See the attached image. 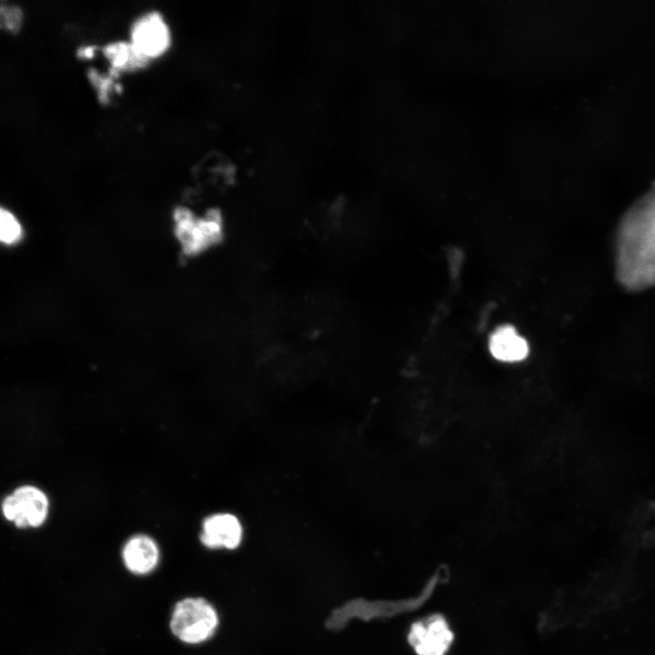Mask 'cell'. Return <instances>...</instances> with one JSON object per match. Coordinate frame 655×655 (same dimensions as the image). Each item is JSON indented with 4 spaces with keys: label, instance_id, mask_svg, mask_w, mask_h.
<instances>
[{
    "label": "cell",
    "instance_id": "obj_1",
    "mask_svg": "<svg viewBox=\"0 0 655 655\" xmlns=\"http://www.w3.org/2000/svg\"><path fill=\"white\" fill-rule=\"evenodd\" d=\"M218 625L216 609L203 598H185L177 601L171 613L172 634L186 644H199L210 639Z\"/></svg>",
    "mask_w": 655,
    "mask_h": 655
},
{
    "label": "cell",
    "instance_id": "obj_2",
    "mask_svg": "<svg viewBox=\"0 0 655 655\" xmlns=\"http://www.w3.org/2000/svg\"><path fill=\"white\" fill-rule=\"evenodd\" d=\"M175 235L183 252L196 255L217 240L220 227L217 217L209 213L196 217L190 210L178 207L174 212Z\"/></svg>",
    "mask_w": 655,
    "mask_h": 655
},
{
    "label": "cell",
    "instance_id": "obj_3",
    "mask_svg": "<svg viewBox=\"0 0 655 655\" xmlns=\"http://www.w3.org/2000/svg\"><path fill=\"white\" fill-rule=\"evenodd\" d=\"M5 518L17 528H37L46 519L49 502L45 494L36 487L24 485L5 497L2 504Z\"/></svg>",
    "mask_w": 655,
    "mask_h": 655
},
{
    "label": "cell",
    "instance_id": "obj_4",
    "mask_svg": "<svg viewBox=\"0 0 655 655\" xmlns=\"http://www.w3.org/2000/svg\"><path fill=\"white\" fill-rule=\"evenodd\" d=\"M408 640L417 655H445L453 640V633L439 615L415 622Z\"/></svg>",
    "mask_w": 655,
    "mask_h": 655
},
{
    "label": "cell",
    "instance_id": "obj_5",
    "mask_svg": "<svg viewBox=\"0 0 655 655\" xmlns=\"http://www.w3.org/2000/svg\"><path fill=\"white\" fill-rule=\"evenodd\" d=\"M131 44L148 58L163 54L170 45V33L160 13L139 16L131 26Z\"/></svg>",
    "mask_w": 655,
    "mask_h": 655
},
{
    "label": "cell",
    "instance_id": "obj_6",
    "mask_svg": "<svg viewBox=\"0 0 655 655\" xmlns=\"http://www.w3.org/2000/svg\"><path fill=\"white\" fill-rule=\"evenodd\" d=\"M242 537V525L233 514L217 513L203 521L200 540L208 549H235Z\"/></svg>",
    "mask_w": 655,
    "mask_h": 655
},
{
    "label": "cell",
    "instance_id": "obj_7",
    "mask_svg": "<svg viewBox=\"0 0 655 655\" xmlns=\"http://www.w3.org/2000/svg\"><path fill=\"white\" fill-rule=\"evenodd\" d=\"M159 549L156 541L144 534L128 539L122 549L124 565L135 575L151 573L159 562Z\"/></svg>",
    "mask_w": 655,
    "mask_h": 655
},
{
    "label": "cell",
    "instance_id": "obj_8",
    "mask_svg": "<svg viewBox=\"0 0 655 655\" xmlns=\"http://www.w3.org/2000/svg\"><path fill=\"white\" fill-rule=\"evenodd\" d=\"M489 347L491 355L503 362L520 361L529 354L527 341L509 325L499 327L492 333Z\"/></svg>",
    "mask_w": 655,
    "mask_h": 655
},
{
    "label": "cell",
    "instance_id": "obj_9",
    "mask_svg": "<svg viewBox=\"0 0 655 655\" xmlns=\"http://www.w3.org/2000/svg\"><path fill=\"white\" fill-rule=\"evenodd\" d=\"M105 56L109 60L110 72L116 75L120 70H135L146 65L148 57L141 54L131 42L117 41L103 47Z\"/></svg>",
    "mask_w": 655,
    "mask_h": 655
},
{
    "label": "cell",
    "instance_id": "obj_10",
    "mask_svg": "<svg viewBox=\"0 0 655 655\" xmlns=\"http://www.w3.org/2000/svg\"><path fill=\"white\" fill-rule=\"evenodd\" d=\"M24 235L22 224L18 218L8 209L0 211V239L6 246L19 243Z\"/></svg>",
    "mask_w": 655,
    "mask_h": 655
},
{
    "label": "cell",
    "instance_id": "obj_11",
    "mask_svg": "<svg viewBox=\"0 0 655 655\" xmlns=\"http://www.w3.org/2000/svg\"><path fill=\"white\" fill-rule=\"evenodd\" d=\"M1 24L7 30L16 32L22 23V11L16 5H1L0 7Z\"/></svg>",
    "mask_w": 655,
    "mask_h": 655
},
{
    "label": "cell",
    "instance_id": "obj_12",
    "mask_svg": "<svg viewBox=\"0 0 655 655\" xmlns=\"http://www.w3.org/2000/svg\"><path fill=\"white\" fill-rule=\"evenodd\" d=\"M88 77L96 87L99 101L103 104L108 101V91L112 85V76L98 74L96 69H89Z\"/></svg>",
    "mask_w": 655,
    "mask_h": 655
},
{
    "label": "cell",
    "instance_id": "obj_13",
    "mask_svg": "<svg viewBox=\"0 0 655 655\" xmlns=\"http://www.w3.org/2000/svg\"><path fill=\"white\" fill-rule=\"evenodd\" d=\"M95 49H96V47L94 45L83 46L77 50V55L80 57H86V58L92 57L94 55Z\"/></svg>",
    "mask_w": 655,
    "mask_h": 655
}]
</instances>
